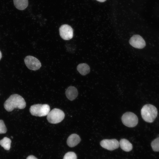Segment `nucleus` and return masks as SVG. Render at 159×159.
I'll use <instances>...</instances> for the list:
<instances>
[{"instance_id":"10","label":"nucleus","mask_w":159,"mask_h":159,"mask_svg":"<svg viewBox=\"0 0 159 159\" xmlns=\"http://www.w3.org/2000/svg\"><path fill=\"white\" fill-rule=\"evenodd\" d=\"M80 141V138L78 135L73 134L70 135L68 138L67 144L69 147H72L77 145Z\"/></svg>"},{"instance_id":"14","label":"nucleus","mask_w":159,"mask_h":159,"mask_svg":"<svg viewBox=\"0 0 159 159\" xmlns=\"http://www.w3.org/2000/svg\"><path fill=\"white\" fill-rule=\"evenodd\" d=\"M77 69L82 75L87 74L90 72V68L89 65L84 63L79 64L77 67Z\"/></svg>"},{"instance_id":"8","label":"nucleus","mask_w":159,"mask_h":159,"mask_svg":"<svg viewBox=\"0 0 159 159\" xmlns=\"http://www.w3.org/2000/svg\"><path fill=\"white\" fill-rule=\"evenodd\" d=\"M101 146L103 148L110 150H113L118 148L119 143L115 139H104L100 142Z\"/></svg>"},{"instance_id":"15","label":"nucleus","mask_w":159,"mask_h":159,"mask_svg":"<svg viewBox=\"0 0 159 159\" xmlns=\"http://www.w3.org/2000/svg\"><path fill=\"white\" fill-rule=\"evenodd\" d=\"M11 143V140L7 137H4L0 141V145L5 150H9L10 149Z\"/></svg>"},{"instance_id":"13","label":"nucleus","mask_w":159,"mask_h":159,"mask_svg":"<svg viewBox=\"0 0 159 159\" xmlns=\"http://www.w3.org/2000/svg\"><path fill=\"white\" fill-rule=\"evenodd\" d=\"M13 1L15 7L21 10L25 9L28 4V0H13Z\"/></svg>"},{"instance_id":"11","label":"nucleus","mask_w":159,"mask_h":159,"mask_svg":"<svg viewBox=\"0 0 159 159\" xmlns=\"http://www.w3.org/2000/svg\"><path fill=\"white\" fill-rule=\"evenodd\" d=\"M65 94L67 98L72 101L77 97L78 92L76 87L73 86H70L66 90Z\"/></svg>"},{"instance_id":"21","label":"nucleus","mask_w":159,"mask_h":159,"mask_svg":"<svg viewBox=\"0 0 159 159\" xmlns=\"http://www.w3.org/2000/svg\"><path fill=\"white\" fill-rule=\"evenodd\" d=\"M2 57V54L1 52L0 51V60Z\"/></svg>"},{"instance_id":"20","label":"nucleus","mask_w":159,"mask_h":159,"mask_svg":"<svg viewBox=\"0 0 159 159\" xmlns=\"http://www.w3.org/2000/svg\"><path fill=\"white\" fill-rule=\"evenodd\" d=\"M97 1L101 2H105L107 0H96Z\"/></svg>"},{"instance_id":"18","label":"nucleus","mask_w":159,"mask_h":159,"mask_svg":"<svg viewBox=\"0 0 159 159\" xmlns=\"http://www.w3.org/2000/svg\"><path fill=\"white\" fill-rule=\"evenodd\" d=\"M7 131V129L4 122L2 120H0V134H4Z\"/></svg>"},{"instance_id":"7","label":"nucleus","mask_w":159,"mask_h":159,"mask_svg":"<svg viewBox=\"0 0 159 159\" xmlns=\"http://www.w3.org/2000/svg\"><path fill=\"white\" fill-rule=\"evenodd\" d=\"M59 34L61 37L65 40H69L73 36V30L69 25L64 24L61 25L59 28Z\"/></svg>"},{"instance_id":"6","label":"nucleus","mask_w":159,"mask_h":159,"mask_svg":"<svg viewBox=\"0 0 159 159\" xmlns=\"http://www.w3.org/2000/svg\"><path fill=\"white\" fill-rule=\"evenodd\" d=\"M25 63L29 69L36 70L39 69L41 67L40 61L36 58L32 56H27L24 59Z\"/></svg>"},{"instance_id":"3","label":"nucleus","mask_w":159,"mask_h":159,"mask_svg":"<svg viewBox=\"0 0 159 159\" xmlns=\"http://www.w3.org/2000/svg\"><path fill=\"white\" fill-rule=\"evenodd\" d=\"M50 110L49 106L47 104L34 105L29 109V111L32 115L39 117L47 115Z\"/></svg>"},{"instance_id":"5","label":"nucleus","mask_w":159,"mask_h":159,"mask_svg":"<svg viewBox=\"0 0 159 159\" xmlns=\"http://www.w3.org/2000/svg\"><path fill=\"white\" fill-rule=\"evenodd\" d=\"M122 121L124 125L129 127L135 126L138 123V118L134 113L127 112L124 113L122 117Z\"/></svg>"},{"instance_id":"12","label":"nucleus","mask_w":159,"mask_h":159,"mask_svg":"<svg viewBox=\"0 0 159 159\" xmlns=\"http://www.w3.org/2000/svg\"><path fill=\"white\" fill-rule=\"evenodd\" d=\"M119 143L121 148L125 151H130L132 148V144L126 139H121Z\"/></svg>"},{"instance_id":"16","label":"nucleus","mask_w":159,"mask_h":159,"mask_svg":"<svg viewBox=\"0 0 159 159\" xmlns=\"http://www.w3.org/2000/svg\"><path fill=\"white\" fill-rule=\"evenodd\" d=\"M151 146L154 151H159V137L157 138L152 141Z\"/></svg>"},{"instance_id":"19","label":"nucleus","mask_w":159,"mask_h":159,"mask_svg":"<svg viewBox=\"0 0 159 159\" xmlns=\"http://www.w3.org/2000/svg\"><path fill=\"white\" fill-rule=\"evenodd\" d=\"M26 159H38L35 157L33 155L29 156Z\"/></svg>"},{"instance_id":"1","label":"nucleus","mask_w":159,"mask_h":159,"mask_svg":"<svg viewBox=\"0 0 159 159\" xmlns=\"http://www.w3.org/2000/svg\"><path fill=\"white\" fill-rule=\"evenodd\" d=\"M26 106V103L24 99L17 94L11 95L4 104L5 109L8 112L11 111L15 108L23 109Z\"/></svg>"},{"instance_id":"4","label":"nucleus","mask_w":159,"mask_h":159,"mask_svg":"<svg viewBox=\"0 0 159 159\" xmlns=\"http://www.w3.org/2000/svg\"><path fill=\"white\" fill-rule=\"evenodd\" d=\"M65 114L61 110L54 108L49 112L47 116L48 122L52 124H57L61 122L64 118Z\"/></svg>"},{"instance_id":"9","label":"nucleus","mask_w":159,"mask_h":159,"mask_svg":"<svg viewBox=\"0 0 159 159\" xmlns=\"http://www.w3.org/2000/svg\"><path fill=\"white\" fill-rule=\"evenodd\" d=\"M130 44L138 49H142L146 45L145 42L142 37L138 34L133 35L129 40Z\"/></svg>"},{"instance_id":"17","label":"nucleus","mask_w":159,"mask_h":159,"mask_svg":"<svg viewBox=\"0 0 159 159\" xmlns=\"http://www.w3.org/2000/svg\"><path fill=\"white\" fill-rule=\"evenodd\" d=\"M63 159H77V156L74 152H69L65 154Z\"/></svg>"},{"instance_id":"2","label":"nucleus","mask_w":159,"mask_h":159,"mask_svg":"<svg viewBox=\"0 0 159 159\" xmlns=\"http://www.w3.org/2000/svg\"><path fill=\"white\" fill-rule=\"evenodd\" d=\"M141 113L143 119L146 122H153L156 117L158 114L157 108L154 105L147 104L142 107Z\"/></svg>"}]
</instances>
